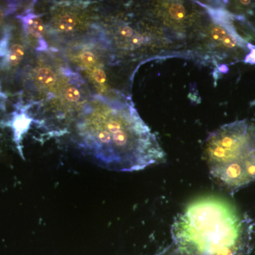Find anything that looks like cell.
<instances>
[{"label":"cell","mask_w":255,"mask_h":255,"mask_svg":"<svg viewBox=\"0 0 255 255\" xmlns=\"http://www.w3.org/2000/svg\"><path fill=\"white\" fill-rule=\"evenodd\" d=\"M89 111L75 125V141L101 167L135 172L163 160V149L133 106L102 100Z\"/></svg>","instance_id":"cell-1"},{"label":"cell","mask_w":255,"mask_h":255,"mask_svg":"<svg viewBox=\"0 0 255 255\" xmlns=\"http://www.w3.org/2000/svg\"><path fill=\"white\" fill-rule=\"evenodd\" d=\"M210 174L234 193L255 181V127L246 121L226 124L206 146Z\"/></svg>","instance_id":"cell-2"},{"label":"cell","mask_w":255,"mask_h":255,"mask_svg":"<svg viewBox=\"0 0 255 255\" xmlns=\"http://www.w3.org/2000/svg\"><path fill=\"white\" fill-rule=\"evenodd\" d=\"M26 30L32 36L40 38L44 31V25L39 17L35 16H28L23 18Z\"/></svg>","instance_id":"cell-3"},{"label":"cell","mask_w":255,"mask_h":255,"mask_svg":"<svg viewBox=\"0 0 255 255\" xmlns=\"http://www.w3.org/2000/svg\"><path fill=\"white\" fill-rule=\"evenodd\" d=\"M24 48L19 43L11 45L8 50L7 63L10 66L16 67L19 65L24 56Z\"/></svg>","instance_id":"cell-4"},{"label":"cell","mask_w":255,"mask_h":255,"mask_svg":"<svg viewBox=\"0 0 255 255\" xmlns=\"http://www.w3.org/2000/svg\"><path fill=\"white\" fill-rule=\"evenodd\" d=\"M36 79L41 85L52 86L56 82V75L50 69L43 68L37 71Z\"/></svg>","instance_id":"cell-5"},{"label":"cell","mask_w":255,"mask_h":255,"mask_svg":"<svg viewBox=\"0 0 255 255\" xmlns=\"http://www.w3.org/2000/svg\"><path fill=\"white\" fill-rule=\"evenodd\" d=\"M77 20L73 15L66 14L60 18L58 22L59 28L63 32L73 31L76 27Z\"/></svg>","instance_id":"cell-6"},{"label":"cell","mask_w":255,"mask_h":255,"mask_svg":"<svg viewBox=\"0 0 255 255\" xmlns=\"http://www.w3.org/2000/svg\"><path fill=\"white\" fill-rule=\"evenodd\" d=\"M80 92L75 87H70L65 93V97L70 102H76L80 100Z\"/></svg>","instance_id":"cell-7"},{"label":"cell","mask_w":255,"mask_h":255,"mask_svg":"<svg viewBox=\"0 0 255 255\" xmlns=\"http://www.w3.org/2000/svg\"><path fill=\"white\" fill-rule=\"evenodd\" d=\"M80 60L85 65H92L95 63L96 57L90 52H85L80 56Z\"/></svg>","instance_id":"cell-8"},{"label":"cell","mask_w":255,"mask_h":255,"mask_svg":"<svg viewBox=\"0 0 255 255\" xmlns=\"http://www.w3.org/2000/svg\"><path fill=\"white\" fill-rule=\"evenodd\" d=\"M94 77L96 81L99 83H104L106 81V75L105 72L102 71V70H97V71L94 73Z\"/></svg>","instance_id":"cell-9"},{"label":"cell","mask_w":255,"mask_h":255,"mask_svg":"<svg viewBox=\"0 0 255 255\" xmlns=\"http://www.w3.org/2000/svg\"><path fill=\"white\" fill-rule=\"evenodd\" d=\"M132 33H133V31H132L131 28L128 27V26H125L122 31V34L125 37H127V38L131 37Z\"/></svg>","instance_id":"cell-10"},{"label":"cell","mask_w":255,"mask_h":255,"mask_svg":"<svg viewBox=\"0 0 255 255\" xmlns=\"http://www.w3.org/2000/svg\"><path fill=\"white\" fill-rule=\"evenodd\" d=\"M5 14L3 9L0 7V26H1V23H2L3 21H4Z\"/></svg>","instance_id":"cell-11"}]
</instances>
